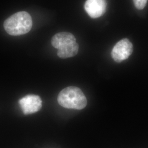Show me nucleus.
<instances>
[{"label": "nucleus", "instance_id": "5", "mask_svg": "<svg viewBox=\"0 0 148 148\" xmlns=\"http://www.w3.org/2000/svg\"><path fill=\"white\" fill-rule=\"evenodd\" d=\"M19 103L21 110L25 115L32 114L39 111L42 108V100L35 95H27L21 98Z\"/></svg>", "mask_w": 148, "mask_h": 148}, {"label": "nucleus", "instance_id": "7", "mask_svg": "<svg viewBox=\"0 0 148 148\" xmlns=\"http://www.w3.org/2000/svg\"><path fill=\"white\" fill-rule=\"evenodd\" d=\"M133 1L136 8L139 10L144 9L148 2V0H133Z\"/></svg>", "mask_w": 148, "mask_h": 148}, {"label": "nucleus", "instance_id": "2", "mask_svg": "<svg viewBox=\"0 0 148 148\" xmlns=\"http://www.w3.org/2000/svg\"><path fill=\"white\" fill-rule=\"evenodd\" d=\"M3 27L5 32L12 36L24 35L32 29V16L27 12H17L5 20Z\"/></svg>", "mask_w": 148, "mask_h": 148}, {"label": "nucleus", "instance_id": "4", "mask_svg": "<svg viewBox=\"0 0 148 148\" xmlns=\"http://www.w3.org/2000/svg\"><path fill=\"white\" fill-rule=\"evenodd\" d=\"M133 50L132 43L128 39L123 38L115 45L111 52V56L116 62L120 63L129 58Z\"/></svg>", "mask_w": 148, "mask_h": 148}, {"label": "nucleus", "instance_id": "6", "mask_svg": "<svg viewBox=\"0 0 148 148\" xmlns=\"http://www.w3.org/2000/svg\"><path fill=\"white\" fill-rule=\"evenodd\" d=\"M106 5V0H87L85 10L91 18H98L105 13Z\"/></svg>", "mask_w": 148, "mask_h": 148}, {"label": "nucleus", "instance_id": "3", "mask_svg": "<svg viewBox=\"0 0 148 148\" xmlns=\"http://www.w3.org/2000/svg\"><path fill=\"white\" fill-rule=\"evenodd\" d=\"M58 103L64 108L81 110L87 101L86 96L79 88L70 86L62 90L58 96Z\"/></svg>", "mask_w": 148, "mask_h": 148}, {"label": "nucleus", "instance_id": "1", "mask_svg": "<svg viewBox=\"0 0 148 148\" xmlns=\"http://www.w3.org/2000/svg\"><path fill=\"white\" fill-rule=\"evenodd\" d=\"M51 44L58 49L57 55L60 58L73 57L79 51V45L76 38L70 32H62L56 34L52 38Z\"/></svg>", "mask_w": 148, "mask_h": 148}]
</instances>
